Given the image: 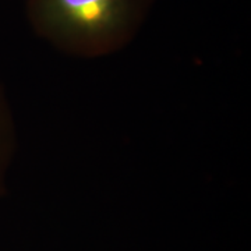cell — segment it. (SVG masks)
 <instances>
[{
  "label": "cell",
  "instance_id": "obj_1",
  "mask_svg": "<svg viewBox=\"0 0 251 251\" xmlns=\"http://www.w3.org/2000/svg\"><path fill=\"white\" fill-rule=\"evenodd\" d=\"M153 0H27L32 31L62 53L98 59L128 46Z\"/></svg>",
  "mask_w": 251,
  "mask_h": 251
},
{
  "label": "cell",
  "instance_id": "obj_2",
  "mask_svg": "<svg viewBox=\"0 0 251 251\" xmlns=\"http://www.w3.org/2000/svg\"><path fill=\"white\" fill-rule=\"evenodd\" d=\"M17 150V127L13 108L0 85V197L6 193L10 169Z\"/></svg>",
  "mask_w": 251,
  "mask_h": 251
}]
</instances>
